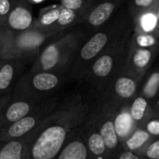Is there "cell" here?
Instances as JSON below:
<instances>
[{
	"label": "cell",
	"instance_id": "obj_27",
	"mask_svg": "<svg viewBox=\"0 0 159 159\" xmlns=\"http://www.w3.org/2000/svg\"><path fill=\"white\" fill-rule=\"evenodd\" d=\"M11 35H12V32H10L7 28H3L0 32V60L3 59V55L9 42Z\"/></svg>",
	"mask_w": 159,
	"mask_h": 159
},
{
	"label": "cell",
	"instance_id": "obj_7",
	"mask_svg": "<svg viewBox=\"0 0 159 159\" xmlns=\"http://www.w3.org/2000/svg\"><path fill=\"white\" fill-rule=\"evenodd\" d=\"M39 102L41 101L11 94L10 100L0 118V131L26 116Z\"/></svg>",
	"mask_w": 159,
	"mask_h": 159
},
{
	"label": "cell",
	"instance_id": "obj_22",
	"mask_svg": "<svg viewBox=\"0 0 159 159\" xmlns=\"http://www.w3.org/2000/svg\"><path fill=\"white\" fill-rule=\"evenodd\" d=\"M149 139L148 133L143 130H138L136 131L127 142V146L130 150H136L140 148L143 143H145Z\"/></svg>",
	"mask_w": 159,
	"mask_h": 159
},
{
	"label": "cell",
	"instance_id": "obj_16",
	"mask_svg": "<svg viewBox=\"0 0 159 159\" xmlns=\"http://www.w3.org/2000/svg\"><path fill=\"white\" fill-rule=\"evenodd\" d=\"M133 126V118L130 114L125 112L119 114L115 121V129L117 136L126 137L131 130Z\"/></svg>",
	"mask_w": 159,
	"mask_h": 159
},
{
	"label": "cell",
	"instance_id": "obj_3",
	"mask_svg": "<svg viewBox=\"0 0 159 159\" xmlns=\"http://www.w3.org/2000/svg\"><path fill=\"white\" fill-rule=\"evenodd\" d=\"M77 35L69 33L48 43L34 59L30 71H47L56 73L65 57L76 46Z\"/></svg>",
	"mask_w": 159,
	"mask_h": 159
},
{
	"label": "cell",
	"instance_id": "obj_6",
	"mask_svg": "<svg viewBox=\"0 0 159 159\" xmlns=\"http://www.w3.org/2000/svg\"><path fill=\"white\" fill-rule=\"evenodd\" d=\"M126 0H97L82 23L91 29H100L125 6Z\"/></svg>",
	"mask_w": 159,
	"mask_h": 159
},
{
	"label": "cell",
	"instance_id": "obj_18",
	"mask_svg": "<svg viewBox=\"0 0 159 159\" xmlns=\"http://www.w3.org/2000/svg\"><path fill=\"white\" fill-rule=\"evenodd\" d=\"M159 41V30L154 33L136 32L135 43L141 49H149L156 46Z\"/></svg>",
	"mask_w": 159,
	"mask_h": 159
},
{
	"label": "cell",
	"instance_id": "obj_35",
	"mask_svg": "<svg viewBox=\"0 0 159 159\" xmlns=\"http://www.w3.org/2000/svg\"><path fill=\"white\" fill-rule=\"evenodd\" d=\"M158 104H159V101H158Z\"/></svg>",
	"mask_w": 159,
	"mask_h": 159
},
{
	"label": "cell",
	"instance_id": "obj_25",
	"mask_svg": "<svg viewBox=\"0 0 159 159\" xmlns=\"http://www.w3.org/2000/svg\"><path fill=\"white\" fill-rule=\"evenodd\" d=\"M16 0H0V28L5 27L7 19Z\"/></svg>",
	"mask_w": 159,
	"mask_h": 159
},
{
	"label": "cell",
	"instance_id": "obj_29",
	"mask_svg": "<svg viewBox=\"0 0 159 159\" xmlns=\"http://www.w3.org/2000/svg\"><path fill=\"white\" fill-rule=\"evenodd\" d=\"M10 97H11V94L0 97V118H1V116L3 114L6 107L7 106V104H8V102L10 100Z\"/></svg>",
	"mask_w": 159,
	"mask_h": 159
},
{
	"label": "cell",
	"instance_id": "obj_31",
	"mask_svg": "<svg viewBox=\"0 0 159 159\" xmlns=\"http://www.w3.org/2000/svg\"><path fill=\"white\" fill-rule=\"evenodd\" d=\"M119 159H139L136 156H134L131 152H125L121 155Z\"/></svg>",
	"mask_w": 159,
	"mask_h": 159
},
{
	"label": "cell",
	"instance_id": "obj_26",
	"mask_svg": "<svg viewBox=\"0 0 159 159\" xmlns=\"http://www.w3.org/2000/svg\"><path fill=\"white\" fill-rule=\"evenodd\" d=\"M159 85V73H155L148 81L145 88H144V92L148 97L154 96L157 93V90L158 88Z\"/></svg>",
	"mask_w": 159,
	"mask_h": 159
},
{
	"label": "cell",
	"instance_id": "obj_15",
	"mask_svg": "<svg viewBox=\"0 0 159 159\" xmlns=\"http://www.w3.org/2000/svg\"><path fill=\"white\" fill-rule=\"evenodd\" d=\"M97 0H60V5L68 9L83 13L87 16Z\"/></svg>",
	"mask_w": 159,
	"mask_h": 159
},
{
	"label": "cell",
	"instance_id": "obj_5",
	"mask_svg": "<svg viewBox=\"0 0 159 159\" xmlns=\"http://www.w3.org/2000/svg\"><path fill=\"white\" fill-rule=\"evenodd\" d=\"M52 109L48 101L39 102L34 110L20 120L13 123L0 131V142H9L20 140L36 129L49 115Z\"/></svg>",
	"mask_w": 159,
	"mask_h": 159
},
{
	"label": "cell",
	"instance_id": "obj_10",
	"mask_svg": "<svg viewBox=\"0 0 159 159\" xmlns=\"http://www.w3.org/2000/svg\"><path fill=\"white\" fill-rule=\"evenodd\" d=\"M61 5L49 6L40 9L38 16L35 18L32 29L53 30V26L59 19L61 13ZM54 31V30H53Z\"/></svg>",
	"mask_w": 159,
	"mask_h": 159
},
{
	"label": "cell",
	"instance_id": "obj_32",
	"mask_svg": "<svg viewBox=\"0 0 159 159\" xmlns=\"http://www.w3.org/2000/svg\"><path fill=\"white\" fill-rule=\"evenodd\" d=\"M27 1L33 6V5H36V4H41L44 1H46V0H27Z\"/></svg>",
	"mask_w": 159,
	"mask_h": 159
},
{
	"label": "cell",
	"instance_id": "obj_4",
	"mask_svg": "<svg viewBox=\"0 0 159 159\" xmlns=\"http://www.w3.org/2000/svg\"><path fill=\"white\" fill-rule=\"evenodd\" d=\"M59 83L60 78L56 73L29 70L20 76L11 94L43 101L44 95L53 91Z\"/></svg>",
	"mask_w": 159,
	"mask_h": 159
},
{
	"label": "cell",
	"instance_id": "obj_14",
	"mask_svg": "<svg viewBox=\"0 0 159 159\" xmlns=\"http://www.w3.org/2000/svg\"><path fill=\"white\" fill-rule=\"evenodd\" d=\"M159 0H126L125 7L131 19L136 15L153 8Z\"/></svg>",
	"mask_w": 159,
	"mask_h": 159
},
{
	"label": "cell",
	"instance_id": "obj_28",
	"mask_svg": "<svg viewBox=\"0 0 159 159\" xmlns=\"http://www.w3.org/2000/svg\"><path fill=\"white\" fill-rule=\"evenodd\" d=\"M146 155L149 158L159 159V142H156L148 147Z\"/></svg>",
	"mask_w": 159,
	"mask_h": 159
},
{
	"label": "cell",
	"instance_id": "obj_9",
	"mask_svg": "<svg viewBox=\"0 0 159 159\" xmlns=\"http://www.w3.org/2000/svg\"><path fill=\"white\" fill-rule=\"evenodd\" d=\"M25 64L18 59L0 60V97L12 93Z\"/></svg>",
	"mask_w": 159,
	"mask_h": 159
},
{
	"label": "cell",
	"instance_id": "obj_24",
	"mask_svg": "<svg viewBox=\"0 0 159 159\" xmlns=\"http://www.w3.org/2000/svg\"><path fill=\"white\" fill-rule=\"evenodd\" d=\"M89 147L94 155H102L105 151V144L100 134H92L89 137Z\"/></svg>",
	"mask_w": 159,
	"mask_h": 159
},
{
	"label": "cell",
	"instance_id": "obj_13",
	"mask_svg": "<svg viewBox=\"0 0 159 159\" xmlns=\"http://www.w3.org/2000/svg\"><path fill=\"white\" fill-rule=\"evenodd\" d=\"M87 149L80 142H72L64 146L55 159H87Z\"/></svg>",
	"mask_w": 159,
	"mask_h": 159
},
{
	"label": "cell",
	"instance_id": "obj_23",
	"mask_svg": "<svg viewBox=\"0 0 159 159\" xmlns=\"http://www.w3.org/2000/svg\"><path fill=\"white\" fill-rule=\"evenodd\" d=\"M147 107V102L143 97H138L132 104L131 110H130V115L134 120H141L145 112Z\"/></svg>",
	"mask_w": 159,
	"mask_h": 159
},
{
	"label": "cell",
	"instance_id": "obj_21",
	"mask_svg": "<svg viewBox=\"0 0 159 159\" xmlns=\"http://www.w3.org/2000/svg\"><path fill=\"white\" fill-rule=\"evenodd\" d=\"M152 51L149 49H137L133 54V63L134 65L139 67L143 68L148 65L152 58Z\"/></svg>",
	"mask_w": 159,
	"mask_h": 159
},
{
	"label": "cell",
	"instance_id": "obj_20",
	"mask_svg": "<svg viewBox=\"0 0 159 159\" xmlns=\"http://www.w3.org/2000/svg\"><path fill=\"white\" fill-rule=\"evenodd\" d=\"M136 90V83L134 81L129 78H120L116 82V93L125 98H129L133 96Z\"/></svg>",
	"mask_w": 159,
	"mask_h": 159
},
{
	"label": "cell",
	"instance_id": "obj_30",
	"mask_svg": "<svg viewBox=\"0 0 159 159\" xmlns=\"http://www.w3.org/2000/svg\"><path fill=\"white\" fill-rule=\"evenodd\" d=\"M147 130L153 135H159V121H152L147 125Z\"/></svg>",
	"mask_w": 159,
	"mask_h": 159
},
{
	"label": "cell",
	"instance_id": "obj_12",
	"mask_svg": "<svg viewBox=\"0 0 159 159\" xmlns=\"http://www.w3.org/2000/svg\"><path fill=\"white\" fill-rule=\"evenodd\" d=\"M85 18H86L85 14L68 9L61 6L59 19L54 24L52 29L58 33H63L66 29L75 24L82 23Z\"/></svg>",
	"mask_w": 159,
	"mask_h": 159
},
{
	"label": "cell",
	"instance_id": "obj_17",
	"mask_svg": "<svg viewBox=\"0 0 159 159\" xmlns=\"http://www.w3.org/2000/svg\"><path fill=\"white\" fill-rule=\"evenodd\" d=\"M113 65H114V59L111 55L109 54H104L102 56H101L93 65V72L100 77H104L107 76L112 68H113Z\"/></svg>",
	"mask_w": 159,
	"mask_h": 159
},
{
	"label": "cell",
	"instance_id": "obj_11",
	"mask_svg": "<svg viewBox=\"0 0 159 159\" xmlns=\"http://www.w3.org/2000/svg\"><path fill=\"white\" fill-rule=\"evenodd\" d=\"M132 21L138 33H154L159 30L158 19L154 7L136 15Z\"/></svg>",
	"mask_w": 159,
	"mask_h": 159
},
{
	"label": "cell",
	"instance_id": "obj_1",
	"mask_svg": "<svg viewBox=\"0 0 159 159\" xmlns=\"http://www.w3.org/2000/svg\"><path fill=\"white\" fill-rule=\"evenodd\" d=\"M61 34L62 33L42 29H29L20 33H12L3 59H18L24 63L34 61L47 42Z\"/></svg>",
	"mask_w": 159,
	"mask_h": 159
},
{
	"label": "cell",
	"instance_id": "obj_2",
	"mask_svg": "<svg viewBox=\"0 0 159 159\" xmlns=\"http://www.w3.org/2000/svg\"><path fill=\"white\" fill-rule=\"evenodd\" d=\"M131 17L124 6L116 15L101 27L80 49L81 59L87 61L97 56L109 43L113 37L128 31L131 24Z\"/></svg>",
	"mask_w": 159,
	"mask_h": 159
},
{
	"label": "cell",
	"instance_id": "obj_19",
	"mask_svg": "<svg viewBox=\"0 0 159 159\" xmlns=\"http://www.w3.org/2000/svg\"><path fill=\"white\" fill-rule=\"evenodd\" d=\"M101 137L102 138L105 146L113 149L117 144V134L115 129V125L112 122L105 123L101 129Z\"/></svg>",
	"mask_w": 159,
	"mask_h": 159
},
{
	"label": "cell",
	"instance_id": "obj_34",
	"mask_svg": "<svg viewBox=\"0 0 159 159\" xmlns=\"http://www.w3.org/2000/svg\"><path fill=\"white\" fill-rule=\"evenodd\" d=\"M3 28H5V27H2V28H0V32H1V30H2Z\"/></svg>",
	"mask_w": 159,
	"mask_h": 159
},
{
	"label": "cell",
	"instance_id": "obj_33",
	"mask_svg": "<svg viewBox=\"0 0 159 159\" xmlns=\"http://www.w3.org/2000/svg\"><path fill=\"white\" fill-rule=\"evenodd\" d=\"M155 10H156V13H157V19H158V23H159V1L157 3V5L154 7Z\"/></svg>",
	"mask_w": 159,
	"mask_h": 159
},
{
	"label": "cell",
	"instance_id": "obj_8",
	"mask_svg": "<svg viewBox=\"0 0 159 159\" xmlns=\"http://www.w3.org/2000/svg\"><path fill=\"white\" fill-rule=\"evenodd\" d=\"M35 18L33 6L27 0H16L5 24V28L12 33H20L33 28Z\"/></svg>",
	"mask_w": 159,
	"mask_h": 159
}]
</instances>
